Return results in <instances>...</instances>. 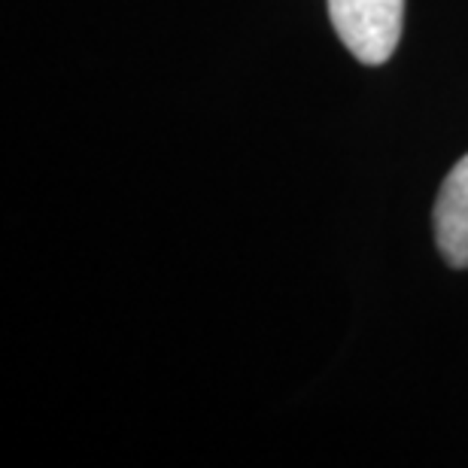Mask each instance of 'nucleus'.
I'll return each mask as SVG.
<instances>
[{"mask_svg": "<svg viewBox=\"0 0 468 468\" xmlns=\"http://www.w3.org/2000/svg\"><path fill=\"white\" fill-rule=\"evenodd\" d=\"M341 43L362 64H387L401 40L405 0H329Z\"/></svg>", "mask_w": 468, "mask_h": 468, "instance_id": "f257e3e1", "label": "nucleus"}, {"mask_svg": "<svg viewBox=\"0 0 468 468\" xmlns=\"http://www.w3.org/2000/svg\"><path fill=\"white\" fill-rule=\"evenodd\" d=\"M435 240L451 268H468V155L451 167L435 201Z\"/></svg>", "mask_w": 468, "mask_h": 468, "instance_id": "f03ea898", "label": "nucleus"}]
</instances>
